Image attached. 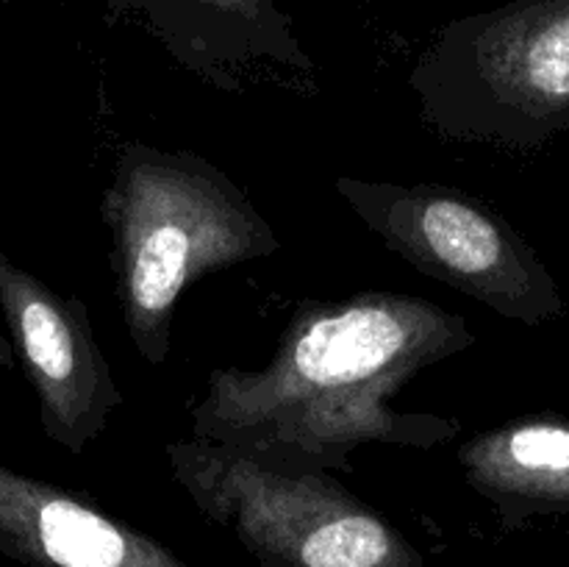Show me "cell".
<instances>
[{
  "instance_id": "6da1fadb",
  "label": "cell",
  "mask_w": 569,
  "mask_h": 567,
  "mask_svg": "<svg viewBox=\"0 0 569 567\" xmlns=\"http://www.w3.org/2000/svg\"><path fill=\"white\" fill-rule=\"evenodd\" d=\"M478 342L465 317L403 292L303 300L261 370L217 367L192 406L194 437L272 470H350L361 445L437 448L465 431L445 415L389 400L428 367Z\"/></svg>"
},
{
  "instance_id": "7a4b0ae2",
  "label": "cell",
  "mask_w": 569,
  "mask_h": 567,
  "mask_svg": "<svg viewBox=\"0 0 569 567\" xmlns=\"http://www.w3.org/2000/svg\"><path fill=\"white\" fill-rule=\"evenodd\" d=\"M100 220L111 233L122 322L137 354L153 367L172 350L183 289L281 250L248 192L206 156L183 148L122 145Z\"/></svg>"
},
{
  "instance_id": "3957f363",
  "label": "cell",
  "mask_w": 569,
  "mask_h": 567,
  "mask_svg": "<svg viewBox=\"0 0 569 567\" xmlns=\"http://www.w3.org/2000/svg\"><path fill=\"white\" fill-rule=\"evenodd\" d=\"M426 126L533 153L569 131V0H511L439 28L409 72Z\"/></svg>"
},
{
  "instance_id": "277c9868",
  "label": "cell",
  "mask_w": 569,
  "mask_h": 567,
  "mask_svg": "<svg viewBox=\"0 0 569 567\" xmlns=\"http://www.w3.org/2000/svg\"><path fill=\"white\" fill-rule=\"evenodd\" d=\"M164 456L194 509L261 567H426L406 534L331 472L292 476L200 437L167 442Z\"/></svg>"
},
{
  "instance_id": "5b68a950",
  "label": "cell",
  "mask_w": 569,
  "mask_h": 567,
  "mask_svg": "<svg viewBox=\"0 0 569 567\" xmlns=\"http://www.w3.org/2000/svg\"><path fill=\"white\" fill-rule=\"evenodd\" d=\"M333 189L383 248L495 315L528 328L565 315L567 300L542 256L476 195L353 176H339Z\"/></svg>"
},
{
  "instance_id": "8992f818",
  "label": "cell",
  "mask_w": 569,
  "mask_h": 567,
  "mask_svg": "<svg viewBox=\"0 0 569 567\" xmlns=\"http://www.w3.org/2000/svg\"><path fill=\"white\" fill-rule=\"evenodd\" d=\"M0 311L37 395L44 434L81 456L122 406L87 304L56 292L0 248Z\"/></svg>"
},
{
  "instance_id": "52a82bcc",
  "label": "cell",
  "mask_w": 569,
  "mask_h": 567,
  "mask_svg": "<svg viewBox=\"0 0 569 567\" xmlns=\"http://www.w3.org/2000/svg\"><path fill=\"white\" fill-rule=\"evenodd\" d=\"M117 14H137L167 53L222 92H242L272 70L311 83L315 61L278 0H109Z\"/></svg>"
},
{
  "instance_id": "ba28073f",
  "label": "cell",
  "mask_w": 569,
  "mask_h": 567,
  "mask_svg": "<svg viewBox=\"0 0 569 567\" xmlns=\"http://www.w3.org/2000/svg\"><path fill=\"white\" fill-rule=\"evenodd\" d=\"M0 550L28 567H189L92 500L0 461Z\"/></svg>"
},
{
  "instance_id": "9c48e42d",
  "label": "cell",
  "mask_w": 569,
  "mask_h": 567,
  "mask_svg": "<svg viewBox=\"0 0 569 567\" xmlns=\"http://www.w3.org/2000/svg\"><path fill=\"white\" fill-rule=\"evenodd\" d=\"M472 493L492 504L503 531L569 511V417L522 415L472 434L459 448Z\"/></svg>"
}]
</instances>
